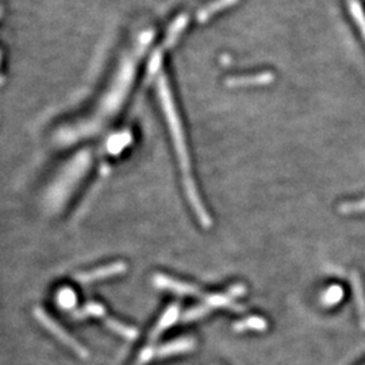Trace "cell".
<instances>
[{
  "mask_svg": "<svg viewBox=\"0 0 365 365\" xmlns=\"http://www.w3.org/2000/svg\"><path fill=\"white\" fill-rule=\"evenodd\" d=\"M150 39L152 33H144L137 38L120 60L114 78L110 81L105 93L99 98V102L92 107L88 114L56 129L53 133V144L61 148L78 144V141L96 135L102 128H105L123 105L140 60L148 49Z\"/></svg>",
  "mask_w": 365,
  "mask_h": 365,
  "instance_id": "obj_1",
  "label": "cell"
},
{
  "mask_svg": "<svg viewBox=\"0 0 365 365\" xmlns=\"http://www.w3.org/2000/svg\"><path fill=\"white\" fill-rule=\"evenodd\" d=\"M157 92L160 96V103L163 107L164 115L167 118L168 126H170V135L173 140V145L178 153L179 158V164H180V170L182 175V184H184V191L185 195L188 197V202L191 205V207L195 212L197 221L200 222V225L206 229H209L212 226V220L207 212V210L205 209V205L202 203V199L197 194L196 190V184L192 178V170H191V161L188 156V150H187V145H185V138H184V131H182V123L178 115L176 107L173 103L172 95H170V86L165 76L161 73L157 78Z\"/></svg>",
  "mask_w": 365,
  "mask_h": 365,
  "instance_id": "obj_2",
  "label": "cell"
},
{
  "mask_svg": "<svg viewBox=\"0 0 365 365\" xmlns=\"http://www.w3.org/2000/svg\"><path fill=\"white\" fill-rule=\"evenodd\" d=\"M90 161L91 156L87 152H84L78 153V156L72 158V161L66 164V168L60 173V178L53 185L52 199L56 202V205H63L66 202V196L75 190L76 184L86 175L90 167Z\"/></svg>",
  "mask_w": 365,
  "mask_h": 365,
  "instance_id": "obj_3",
  "label": "cell"
},
{
  "mask_svg": "<svg viewBox=\"0 0 365 365\" xmlns=\"http://www.w3.org/2000/svg\"><path fill=\"white\" fill-rule=\"evenodd\" d=\"M153 284H155V287L160 288V289H167V291L175 292V294L182 295V297H199V298L205 297L200 292V289L195 287L194 284L172 279L170 276L163 274H157L153 276Z\"/></svg>",
  "mask_w": 365,
  "mask_h": 365,
  "instance_id": "obj_4",
  "label": "cell"
},
{
  "mask_svg": "<svg viewBox=\"0 0 365 365\" xmlns=\"http://www.w3.org/2000/svg\"><path fill=\"white\" fill-rule=\"evenodd\" d=\"M126 271H128V265L123 261H117V262L108 264V265H105V267H101V268H96V269L88 271V272L78 274V280L81 282V283H92V282L105 280V279H108V277L122 274L123 272H126Z\"/></svg>",
  "mask_w": 365,
  "mask_h": 365,
  "instance_id": "obj_5",
  "label": "cell"
},
{
  "mask_svg": "<svg viewBox=\"0 0 365 365\" xmlns=\"http://www.w3.org/2000/svg\"><path fill=\"white\" fill-rule=\"evenodd\" d=\"M195 339H179L170 341L167 344H163L160 346H156V353L155 357L157 359H165L170 356H178L182 353L191 352L195 349Z\"/></svg>",
  "mask_w": 365,
  "mask_h": 365,
  "instance_id": "obj_6",
  "label": "cell"
},
{
  "mask_svg": "<svg viewBox=\"0 0 365 365\" xmlns=\"http://www.w3.org/2000/svg\"><path fill=\"white\" fill-rule=\"evenodd\" d=\"M179 317H180L179 304L178 303H172L170 307L160 317V319L157 321L156 327H153V330L150 331L149 341L150 342L156 341L165 330H168L172 325H175L179 321Z\"/></svg>",
  "mask_w": 365,
  "mask_h": 365,
  "instance_id": "obj_7",
  "label": "cell"
},
{
  "mask_svg": "<svg viewBox=\"0 0 365 365\" xmlns=\"http://www.w3.org/2000/svg\"><path fill=\"white\" fill-rule=\"evenodd\" d=\"M205 304L211 310L214 309H229L233 312H242L244 307H241L238 303H235V298H232L227 292L225 294H209L203 297Z\"/></svg>",
  "mask_w": 365,
  "mask_h": 365,
  "instance_id": "obj_8",
  "label": "cell"
},
{
  "mask_svg": "<svg viewBox=\"0 0 365 365\" xmlns=\"http://www.w3.org/2000/svg\"><path fill=\"white\" fill-rule=\"evenodd\" d=\"M267 327H268V322L264 318L257 317V315L237 321L233 325V329L238 333H242V331H264V330H267Z\"/></svg>",
  "mask_w": 365,
  "mask_h": 365,
  "instance_id": "obj_9",
  "label": "cell"
},
{
  "mask_svg": "<svg viewBox=\"0 0 365 365\" xmlns=\"http://www.w3.org/2000/svg\"><path fill=\"white\" fill-rule=\"evenodd\" d=\"M106 325H107V327H108L110 330H113L114 333H117L118 336H120V337H123L125 339L133 341V339H135L138 337V330H137V329L128 327V325L119 322L117 319L106 318Z\"/></svg>",
  "mask_w": 365,
  "mask_h": 365,
  "instance_id": "obj_10",
  "label": "cell"
},
{
  "mask_svg": "<svg viewBox=\"0 0 365 365\" xmlns=\"http://www.w3.org/2000/svg\"><path fill=\"white\" fill-rule=\"evenodd\" d=\"M346 6L349 9V13H351L356 26L359 27L361 37L365 41V11L360 4V0H346Z\"/></svg>",
  "mask_w": 365,
  "mask_h": 365,
  "instance_id": "obj_11",
  "label": "cell"
},
{
  "mask_svg": "<svg viewBox=\"0 0 365 365\" xmlns=\"http://www.w3.org/2000/svg\"><path fill=\"white\" fill-rule=\"evenodd\" d=\"M212 310L207 307L205 303L202 306H196L194 309H190L187 310L185 313L182 314L180 321L184 324H188V322H195L197 319H202L205 318L206 315H209Z\"/></svg>",
  "mask_w": 365,
  "mask_h": 365,
  "instance_id": "obj_12",
  "label": "cell"
},
{
  "mask_svg": "<svg viewBox=\"0 0 365 365\" xmlns=\"http://www.w3.org/2000/svg\"><path fill=\"white\" fill-rule=\"evenodd\" d=\"M351 280H352L353 289H354V294H356V302H357L359 313L361 315V319L364 321L365 324V297L363 286H361V283H360L359 276L356 274H352Z\"/></svg>",
  "mask_w": 365,
  "mask_h": 365,
  "instance_id": "obj_13",
  "label": "cell"
},
{
  "mask_svg": "<svg viewBox=\"0 0 365 365\" xmlns=\"http://www.w3.org/2000/svg\"><path fill=\"white\" fill-rule=\"evenodd\" d=\"M271 80V75L268 73H260V75H250V76H242V78H235L230 80L232 86H247V84H264Z\"/></svg>",
  "mask_w": 365,
  "mask_h": 365,
  "instance_id": "obj_14",
  "label": "cell"
},
{
  "mask_svg": "<svg viewBox=\"0 0 365 365\" xmlns=\"http://www.w3.org/2000/svg\"><path fill=\"white\" fill-rule=\"evenodd\" d=\"M105 307L99 303H88L83 310H80L76 313L78 318H87V317H96V318H102L105 317Z\"/></svg>",
  "mask_w": 365,
  "mask_h": 365,
  "instance_id": "obj_15",
  "label": "cell"
},
{
  "mask_svg": "<svg viewBox=\"0 0 365 365\" xmlns=\"http://www.w3.org/2000/svg\"><path fill=\"white\" fill-rule=\"evenodd\" d=\"M341 298H342V289L339 286H333V287L327 288V291L324 292L322 302L327 306H333L339 302Z\"/></svg>",
  "mask_w": 365,
  "mask_h": 365,
  "instance_id": "obj_16",
  "label": "cell"
},
{
  "mask_svg": "<svg viewBox=\"0 0 365 365\" xmlns=\"http://www.w3.org/2000/svg\"><path fill=\"white\" fill-rule=\"evenodd\" d=\"M155 353H156V346H153V345L145 346L133 365H146L148 363H150L155 359Z\"/></svg>",
  "mask_w": 365,
  "mask_h": 365,
  "instance_id": "obj_17",
  "label": "cell"
},
{
  "mask_svg": "<svg viewBox=\"0 0 365 365\" xmlns=\"http://www.w3.org/2000/svg\"><path fill=\"white\" fill-rule=\"evenodd\" d=\"M235 0H220V1H217V4H214L212 7L210 6L209 9H206L205 11H203V15H202V18H205V16H207L211 13H214V11H217V10H221L223 9L225 6H227V4H232Z\"/></svg>",
  "mask_w": 365,
  "mask_h": 365,
  "instance_id": "obj_18",
  "label": "cell"
},
{
  "mask_svg": "<svg viewBox=\"0 0 365 365\" xmlns=\"http://www.w3.org/2000/svg\"><path fill=\"white\" fill-rule=\"evenodd\" d=\"M245 292H247V288L244 284H235V286H232V287L227 289V294L232 297V298H238V297H242V295H245Z\"/></svg>",
  "mask_w": 365,
  "mask_h": 365,
  "instance_id": "obj_19",
  "label": "cell"
}]
</instances>
